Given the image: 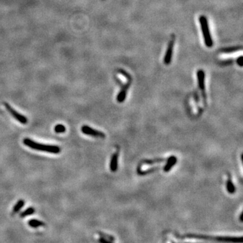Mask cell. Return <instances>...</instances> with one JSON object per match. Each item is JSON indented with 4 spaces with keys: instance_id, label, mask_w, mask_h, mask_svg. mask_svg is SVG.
Listing matches in <instances>:
<instances>
[{
    "instance_id": "cell-1",
    "label": "cell",
    "mask_w": 243,
    "mask_h": 243,
    "mask_svg": "<svg viewBox=\"0 0 243 243\" xmlns=\"http://www.w3.org/2000/svg\"><path fill=\"white\" fill-rule=\"evenodd\" d=\"M23 143L24 145L27 146V147L37 151H45L54 154H58L60 153L61 151V149L57 145L42 144V143L35 142L34 141H33V140L28 138L24 139Z\"/></svg>"
},
{
    "instance_id": "cell-2",
    "label": "cell",
    "mask_w": 243,
    "mask_h": 243,
    "mask_svg": "<svg viewBox=\"0 0 243 243\" xmlns=\"http://www.w3.org/2000/svg\"><path fill=\"white\" fill-rule=\"evenodd\" d=\"M199 23L201 26V30L203 36L205 44L207 48H211L213 46V40L211 38L210 29H209L208 22L207 18L205 16H201L199 17Z\"/></svg>"
},
{
    "instance_id": "cell-3",
    "label": "cell",
    "mask_w": 243,
    "mask_h": 243,
    "mask_svg": "<svg viewBox=\"0 0 243 243\" xmlns=\"http://www.w3.org/2000/svg\"><path fill=\"white\" fill-rule=\"evenodd\" d=\"M4 105L5 107L6 108V110L8 111V112L10 114L11 116L14 118L15 120H16L17 121H18L19 122L22 123L23 124H26L28 122V120L25 116L18 113V112L16 111L10 105H9L8 103L4 102Z\"/></svg>"
},
{
    "instance_id": "cell-4",
    "label": "cell",
    "mask_w": 243,
    "mask_h": 243,
    "mask_svg": "<svg viewBox=\"0 0 243 243\" xmlns=\"http://www.w3.org/2000/svg\"><path fill=\"white\" fill-rule=\"evenodd\" d=\"M81 130L82 132L85 134L86 135H89L93 137H97V138H105V135L101 131H99V130H97L94 129H92V128L89 127L88 126H83L81 128Z\"/></svg>"
},
{
    "instance_id": "cell-5",
    "label": "cell",
    "mask_w": 243,
    "mask_h": 243,
    "mask_svg": "<svg viewBox=\"0 0 243 243\" xmlns=\"http://www.w3.org/2000/svg\"><path fill=\"white\" fill-rule=\"evenodd\" d=\"M174 41H175V38H174V37H172V39H171L169 44H168L166 54H165L164 56V63L166 65L170 64L171 61H172Z\"/></svg>"
},
{
    "instance_id": "cell-6",
    "label": "cell",
    "mask_w": 243,
    "mask_h": 243,
    "mask_svg": "<svg viewBox=\"0 0 243 243\" xmlns=\"http://www.w3.org/2000/svg\"><path fill=\"white\" fill-rule=\"evenodd\" d=\"M130 83H131V79H129V82H128V83L126 85H124L122 87V90L120 91V93L118 95L117 101L119 103H122L126 99V94H127V90L129 88Z\"/></svg>"
},
{
    "instance_id": "cell-7",
    "label": "cell",
    "mask_w": 243,
    "mask_h": 243,
    "mask_svg": "<svg viewBox=\"0 0 243 243\" xmlns=\"http://www.w3.org/2000/svg\"><path fill=\"white\" fill-rule=\"evenodd\" d=\"M197 80L199 88L202 91H205V72L202 70H199L197 72Z\"/></svg>"
},
{
    "instance_id": "cell-8",
    "label": "cell",
    "mask_w": 243,
    "mask_h": 243,
    "mask_svg": "<svg viewBox=\"0 0 243 243\" xmlns=\"http://www.w3.org/2000/svg\"><path fill=\"white\" fill-rule=\"evenodd\" d=\"M177 162V158L176 156H171L169 159L167 160V164L166 166L164 167V171L165 172H167L172 169V167L176 164Z\"/></svg>"
},
{
    "instance_id": "cell-9",
    "label": "cell",
    "mask_w": 243,
    "mask_h": 243,
    "mask_svg": "<svg viewBox=\"0 0 243 243\" xmlns=\"http://www.w3.org/2000/svg\"><path fill=\"white\" fill-rule=\"evenodd\" d=\"M118 150L116 153L113 154L110 162V170L111 172H116L118 169Z\"/></svg>"
},
{
    "instance_id": "cell-10",
    "label": "cell",
    "mask_w": 243,
    "mask_h": 243,
    "mask_svg": "<svg viewBox=\"0 0 243 243\" xmlns=\"http://www.w3.org/2000/svg\"><path fill=\"white\" fill-rule=\"evenodd\" d=\"M29 225L32 227V228H39L40 226H45V223L42 222V221H40L38 220H35V219H33V220H30L29 221Z\"/></svg>"
},
{
    "instance_id": "cell-11",
    "label": "cell",
    "mask_w": 243,
    "mask_h": 243,
    "mask_svg": "<svg viewBox=\"0 0 243 243\" xmlns=\"http://www.w3.org/2000/svg\"><path fill=\"white\" fill-rule=\"evenodd\" d=\"M24 201L23 199H20V200L18 201L14 205V207L13 208V213H18V211L24 207Z\"/></svg>"
},
{
    "instance_id": "cell-12",
    "label": "cell",
    "mask_w": 243,
    "mask_h": 243,
    "mask_svg": "<svg viewBox=\"0 0 243 243\" xmlns=\"http://www.w3.org/2000/svg\"><path fill=\"white\" fill-rule=\"evenodd\" d=\"M35 208L29 207V208H27L26 210L23 211V212L20 213V216L21 217H25L28 216H30V215H33V213H35Z\"/></svg>"
},
{
    "instance_id": "cell-13",
    "label": "cell",
    "mask_w": 243,
    "mask_h": 243,
    "mask_svg": "<svg viewBox=\"0 0 243 243\" xmlns=\"http://www.w3.org/2000/svg\"><path fill=\"white\" fill-rule=\"evenodd\" d=\"M226 187H227V190H228V192L230 193V194H233V193L235 192V191H236L235 186L233 185L232 180L230 178H229L228 180V181H227Z\"/></svg>"
},
{
    "instance_id": "cell-14",
    "label": "cell",
    "mask_w": 243,
    "mask_h": 243,
    "mask_svg": "<svg viewBox=\"0 0 243 243\" xmlns=\"http://www.w3.org/2000/svg\"><path fill=\"white\" fill-rule=\"evenodd\" d=\"M166 161L164 158H158V159H154V160H147L143 161V164H147V165H152L156 163H160V162H163Z\"/></svg>"
},
{
    "instance_id": "cell-15",
    "label": "cell",
    "mask_w": 243,
    "mask_h": 243,
    "mask_svg": "<svg viewBox=\"0 0 243 243\" xmlns=\"http://www.w3.org/2000/svg\"><path fill=\"white\" fill-rule=\"evenodd\" d=\"M54 130L56 133H64L66 132V129L62 124H57L54 128Z\"/></svg>"
},
{
    "instance_id": "cell-16",
    "label": "cell",
    "mask_w": 243,
    "mask_h": 243,
    "mask_svg": "<svg viewBox=\"0 0 243 243\" xmlns=\"http://www.w3.org/2000/svg\"><path fill=\"white\" fill-rule=\"evenodd\" d=\"M242 49L241 46H240V47H231V48H224V49H222V51L224 52V53H231V52H234V51L240 50V49Z\"/></svg>"
},
{
    "instance_id": "cell-17",
    "label": "cell",
    "mask_w": 243,
    "mask_h": 243,
    "mask_svg": "<svg viewBox=\"0 0 243 243\" xmlns=\"http://www.w3.org/2000/svg\"><path fill=\"white\" fill-rule=\"evenodd\" d=\"M157 170H159V168H157V167H154V168H153V169H150V170H147V171H140L138 169L137 170V172H138L139 175L143 176V175H146V174H148L149 173H151L153 172H154V171Z\"/></svg>"
},
{
    "instance_id": "cell-18",
    "label": "cell",
    "mask_w": 243,
    "mask_h": 243,
    "mask_svg": "<svg viewBox=\"0 0 243 243\" xmlns=\"http://www.w3.org/2000/svg\"><path fill=\"white\" fill-rule=\"evenodd\" d=\"M236 63H237L238 66H240L241 67L242 66V56H240L239 58H237Z\"/></svg>"
},
{
    "instance_id": "cell-19",
    "label": "cell",
    "mask_w": 243,
    "mask_h": 243,
    "mask_svg": "<svg viewBox=\"0 0 243 243\" xmlns=\"http://www.w3.org/2000/svg\"><path fill=\"white\" fill-rule=\"evenodd\" d=\"M99 243H111L110 241H108V240H107L106 238H104L102 237L99 239Z\"/></svg>"
},
{
    "instance_id": "cell-20",
    "label": "cell",
    "mask_w": 243,
    "mask_h": 243,
    "mask_svg": "<svg viewBox=\"0 0 243 243\" xmlns=\"http://www.w3.org/2000/svg\"><path fill=\"white\" fill-rule=\"evenodd\" d=\"M240 221H241V222H243V220H242V212L241 213V216H240Z\"/></svg>"
}]
</instances>
